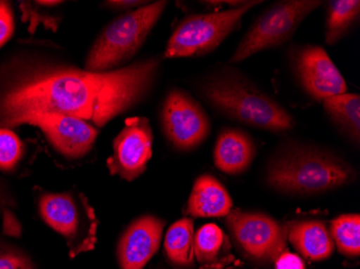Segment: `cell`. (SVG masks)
I'll use <instances>...</instances> for the list:
<instances>
[{
  "mask_svg": "<svg viewBox=\"0 0 360 269\" xmlns=\"http://www.w3.org/2000/svg\"><path fill=\"white\" fill-rule=\"evenodd\" d=\"M286 230L287 240L307 260H327L335 252V242L323 221H291L286 224Z\"/></svg>",
  "mask_w": 360,
  "mask_h": 269,
  "instance_id": "obj_16",
  "label": "cell"
},
{
  "mask_svg": "<svg viewBox=\"0 0 360 269\" xmlns=\"http://www.w3.org/2000/svg\"><path fill=\"white\" fill-rule=\"evenodd\" d=\"M262 3L252 0L226 11L186 16L172 34L163 58H200L212 53L240 27L243 16Z\"/></svg>",
  "mask_w": 360,
  "mask_h": 269,
  "instance_id": "obj_5",
  "label": "cell"
},
{
  "mask_svg": "<svg viewBox=\"0 0 360 269\" xmlns=\"http://www.w3.org/2000/svg\"><path fill=\"white\" fill-rule=\"evenodd\" d=\"M331 238L339 254L347 258L360 254V216L358 214H342L333 218L329 228Z\"/></svg>",
  "mask_w": 360,
  "mask_h": 269,
  "instance_id": "obj_20",
  "label": "cell"
},
{
  "mask_svg": "<svg viewBox=\"0 0 360 269\" xmlns=\"http://www.w3.org/2000/svg\"><path fill=\"white\" fill-rule=\"evenodd\" d=\"M165 254L172 264L179 268L194 266V224L190 218H180L167 230Z\"/></svg>",
  "mask_w": 360,
  "mask_h": 269,
  "instance_id": "obj_18",
  "label": "cell"
},
{
  "mask_svg": "<svg viewBox=\"0 0 360 269\" xmlns=\"http://www.w3.org/2000/svg\"><path fill=\"white\" fill-rule=\"evenodd\" d=\"M38 209L46 224L65 238L70 258L95 248L98 221L84 194L44 192L38 199Z\"/></svg>",
  "mask_w": 360,
  "mask_h": 269,
  "instance_id": "obj_7",
  "label": "cell"
},
{
  "mask_svg": "<svg viewBox=\"0 0 360 269\" xmlns=\"http://www.w3.org/2000/svg\"><path fill=\"white\" fill-rule=\"evenodd\" d=\"M153 133L147 117H129L112 143L107 161L111 175L127 181L143 175L153 157Z\"/></svg>",
  "mask_w": 360,
  "mask_h": 269,
  "instance_id": "obj_11",
  "label": "cell"
},
{
  "mask_svg": "<svg viewBox=\"0 0 360 269\" xmlns=\"http://www.w3.org/2000/svg\"><path fill=\"white\" fill-rule=\"evenodd\" d=\"M165 221L155 216H139L127 226L117 246L121 269H143L153 258L163 237Z\"/></svg>",
  "mask_w": 360,
  "mask_h": 269,
  "instance_id": "obj_13",
  "label": "cell"
},
{
  "mask_svg": "<svg viewBox=\"0 0 360 269\" xmlns=\"http://www.w3.org/2000/svg\"><path fill=\"white\" fill-rule=\"evenodd\" d=\"M106 6L110 7L111 9L118 10V11H131L134 10L135 8L143 7V6L147 5L146 1H136V0H131V1H107Z\"/></svg>",
  "mask_w": 360,
  "mask_h": 269,
  "instance_id": "obj_26",
  "label": "cell"
},
{
  "mask_svg": "<svg viewBox=\"0 0 360 269\" xmlns=\"http://www.w3.org/2000/svg\"><path fill=\"white\" fill-rule=\"evenodd\" d=\"M204 100L240 124L284 135L297 125L293 115L234 67L220 66L200 83Z\"/></svg>",
  "mask_w": 360,
  "mask_h": 269,
  "instance_id": "obj_3",
  "label": "cell"
},
{
  "mask_svg": "<svg viewBox=\"0 0 360 269\" xmlns=\"http://www.w3.org/2000/svg\"><path fill=\"white\" fill-rule=\"evenodd\" d=\"M27 125L39 127L52 147L63 157L70 159L86 157L92 150L98 135L91 123L62 113L36 115Z\"/></svg>",
  "mask_w": 360,
  "mask_h": 269,
  "instance_id": "obj_12",
  "label": "cell"
},
{
  "mask_svg": "<svg viewBox=\"0 0 360 269\" xmlns=\"http://www.w3.org/2000/svg\"><path fill=\"white\" fill-rule=\"evenodd\" d=\"M23 155L21 139L11 129L0 127V171H13Z\"/></svg>",
  "mask_w": 360,
  "mask_h": 269,
  "instance_id": "obj_22",
  "label": "cell"
},
{
  "mask_svg": "<svg viewBox=\"0 0 360 269\" xmlns=\"http://www.w3.org/2000/svg\"><path fill=\"white\" fill-rule=\"evenodd\" d=\"M13 32L14 18L11 6L7 1H0V48L9 41Z\"/></svg>",
  "mask_w": 360,
  "mask_h": 269,
  "instance_id": "obj_24",
  "label": "cell"
},
{
  "mask_svg": "<svg viewBox=\"0 0 360 269\" xmlns=\"http://www.w3.org/2000/svg\"><path fill=\"white\" fill-rule=\"evenodd\" d=\"M162 131L179 151H192L208 138L212 122L205 109L189 93L174 88L161 108Z\"/></svg>",
  "mask_w": 360,
  "mask_h": 269,
  "instance_id": "obj_9",
  "label": "cell"
},
{
  "mask_svg": "<svg viewBox=\"0 0 360 269\" xmlns=\"http://www.w3.org/2000/svg\"><path fill=\"white\" fill-rule=\"evenodd\" d=\"M226 248L228 238L216 224H205L194 234V256L202 266L217 262Z\"/></svg>",
  "mask_w": 360,
  "mask_h": 269,
  "instance_id": "obj_21",
  "label": "cell"
},
{
  "mask_svg": "<svg viewBox=\"0 0 360 269\" xmlns=\"http://www.w3.org/2000/svg\"><path fill=\"white\" fill-rule=\"evenodd\" d=\"M256 155V143L244 129L224 127L218 133L214 147V163L222 173L231 176L245 173Z\"/></svg>",
  "mask_w": 360,
  "mask_h": 269,
  "instance_id": "obj_14",
  "label": "cell"
},
{
  "mask_svg": "<svg viewBox=\"0 0 360 269\" xmlns=\"http://www.w3.org/2000/svg\"><path fill=\"white\" fill-rule=\"evenodd\" d=\"M321 5L319 0H282L269 6L240 40L229 64H238L259 52L280 48Z\"/></svg>",
  "mask_w": 360,
  "mask_h": 269,
  "instance_id": "obj_6",
  "label": "cell"
},
{
  "mask_svg": "<svg viewBox=\"0 0 360 269\" xmlns=\"http://www.w3.org/2000/svg\"><path fill=\"white\" fill-rule=\"evenodd\" d=\"M233 208V200L221 182L203 175L194 182L185 214L191 218H226Z\"/></svg>",
  "mask_w": 360,
  "mask_h": 269,
  "instance_id": "obj_15",
  "label": "cell"
},
{
  "mask_svg": "<svg viewBox=\"0 0 360 269\" xmlns=\"http://www.w3.org/2000/svg\"><path fill=\"white\" fill-rule=\"evenodd\" d=\"M224 224L238 252L250 262L270 265L287 250L286 225L268 214L233 209Z\"/></svg>",
  "mask_w": 360,
  "mask_h": 269,
  "instance_id": "obj_8",
  "label": "cell"
},
{
  "mask_svg": "<svg viewBox=\"0 0 360 269\" xmlns=\"http://www.w3.org/2000/svg\"><path fill=\"white\" fill-rule=\"evenodd\" d=\"M0 269H37V265L23 249L0 240Z\"/></svg>",
  "mask_w": 360,
  "mask_h": 269,
  "instance_id": "obj_23",
  "label": "cell"
},
{
  "mask_svg": "<svg viewBox=\"0 0 360 269\" xmlns=\"http://www.w3.org/2000/svg\"><path fill=\"white\" fill-rule=\"evenodd\" d=\"M167 4L163 0L149 3L111 21L89 51L84 70L107 72L127 66L157 25Z\"/></svg>",
  "mask_w": 360,
  "mask_h": 269,
  "instance_id": "obj_4",
  "label": "cell"
},
{
  "mask_svg": "<svg viewBox=\"0 0 360 269\" xmlns=\"http://www.w3.org/2000/svg\"><path fill=\"white\" fill-rule=\"evenodd\" d=\"M359 0H331L326 10L325 41L333 46L353 29L359 20Z\"/></svg>",
  "mask_w": 360,
  "mask_h": 269,
  "instance_id": "obj_19",
  "label": "cell"
},
{
  "mask_svg": "<svg viewBox=\"0 0 360 269\" xmlns=\"http://www.w3.org/2000/svg\"><path fill=\"white\" fill-rule=\"evenodd\" d=\"M288 62L299 86L315 102L347 93V81L323 46H291Z\"/></svg>",
  "mask_w": 360,
  "mask_h": 269,
  "instance_id": "obj_10",
  "label": "cell"
},
{
  "mask_svg": "<svg viewBox=\"0 0 360 269\" xmlns=\"http://www.w3.org/2000/svg\"><path fill=\"white\" fill-rule=\"evenodd\" d=\"M356 178L355 168L347 159L330 150L298 140L283 143L266 168L268 187L299 197L335 191Z\"/></svg>",
  "mask_w": 360,
  "mask_h": 269,
  "instance_id": "obj_2",
  "label": "cell"
},
{
  "mask_svg": "<svg viewBox=\"0 0 360 269\" xmlns=\"http://www.w3.org/2000/svg\"><path fill=\"white\" fill-rule=\"evenodd\" d=\"M161 58H150L107 72L70 67L40 70L0 96V127L25 125L36 115L56 112L103 127L132 110L155 88Z\"/></svg>",
  "mask_w": 360,
  "mask_h": 269,
  "instance_id": "obj_1",
  "label": "cell"
},
{
  "mask_svg": "<svg viewBox=\"0 0 360 269\" xmlns=\"http://www.w3.org/2000/svg\"><path fill=\"white\" fill-rule=\"evenodd\" d=\"M12 205L10 199H8L7 194L0 191V210H1V216H3V220H9L10 218L13 216L11 210H10V206Z\"/></svg>",
  "mask_w": 360,
  "mask_h": 269,
  "instance_id": "obj_27",
  "label": "cell"
},
{
  "mask_svg": "<svg viewBox=\"0 0 360 269\" xmlns=\"http://www.w3.org/2000/svg\"><path fill=\"white\" fill-rule=\"evenodd\" d=\"M275 269H305V264L297 254L284 252L275 261Z\"/></svg>",
  "mask_w": 360,
  "mask_h": 269,
  "instance_id": "obj_25",
  "label": "cell"
},
{
  "mask_svg": "<svg viewBox=\"0 0 360 269\" xmlns=\"http://www.w3.org/2000/svg\"><path fill=\"white\" fill-rule=\"evenodd\" d=\"M323 111L333 126L353 145L360 141V96L353 93L335 95L323 102Z\"/></svg>",
  "mask_w": 360,
  "mask_h": 269,
  "instance_id": "obj_17",
  "label": "cell"
}]
</instances>
